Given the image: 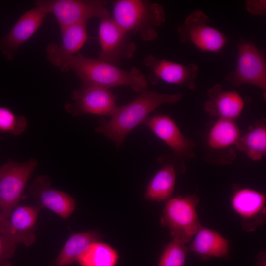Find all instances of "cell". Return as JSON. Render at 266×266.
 Returning <instances> with one entry per match:
<instances>
[{"label": "cell", "instance_id": "6da1fadb", "mask_svg": "<svg viewBox=\"0 0 266 266\" xmlns=\"http://www.w3.org/2000/svg\"><path fill=\"white\" fill-rule=\"evenodd\" d=\"M49 62L62 72L73 71L82 84L108 89L119 86H129L138 93L147 90L148 85L146 77L136 67L125 70L113 64L78 53L61 56Z\"/></svg>", "mask_w": 266, "mask_h": 266}, {"label": "cell", "instance_id": "7a4b0ae2", "mask_svg": "<svg viewBox=\"0 0 266 266\" xmlns=\"http://www.w3.org/2000/svg\"><path fill=\"white\" fill-rule=\"evenodd\" d=\"M182 97L180 93L165 94L146 90L129 103L119 106L108 120L100 118L95 131L103 134L118 148L127 135L142 124L157 108L164 104L176 103Z\"/></svg>", "mask_w": 266, "mask_h": 266}, {"label": "cell", "instance_id": "3957f363", "mask_svg": "<svg viewBox=\"0 0 266 266\" xmlns=\"http://www.w3.org/2000/svg\"><path fill=\"white\" fill-rule=\"evenodd\" d=\"M112 18L124 31L138 34L145 41L158 36L157 28L166 21L160 4L145 0H117L113 2Z\"/></svg>", "mask_w": 266, "mask_h": 266}, {"label": "cell", "instance_id": "277c9868", "mask_svg": "<svg viewBox=\"0 0 266 266\" xmlns=\"http://www.w3.org/2000/svg\"><path fill=\"white\" fill-rule=\"evenodd\" d=\"M200 198L195 194L172 197L166 201L160 219L170 230L172 239L185 244L191 241L200 227L196 211Z\"/></svg>", "mask_w": 266, "mask_h": 266}, {"label": "cell", "instance_id": "5b68a950", "mask_svg": "<svg viewBox=\"0 0 266 266\" xmlns=\"http://www.w3.org/2000/svg\"><path fill=\"white\" fill-rule=\"evenodd\" d=\"M108 2L105 0H39L34 4L48 14H52L61 28L87 22L91 18L101 20L110 17L106 8Z\"/></svg>", "mask_w": 266, "mask_h": 266}, {"label": "cell", "instance_id": "8992f818", "mask_svg": "<svg viewBox=\"0 0 266 266\" xmlns=\"http://www.w3.org/2000/svg\"><path fill=\"white\" fill-rule=\"evenodd\" d=\"M37 165V160L31 158L23 163L8 160L0 167V222L6 219L17 206Z\"/></svg>", "mask_w": 266, "mask_h": 266}, {"label": "cell", "instance_id": "52a82bcc", "mask_svg": "<svg viewBox=\"0 0 266 266\" xmlns=\"http://www.w3.org/2000/svg\"><path fill=\"white\" fill-rule=\"evenodd\" d=\"M225 80L234 86L248 84L265 92L266 65L263 53L251 42L241 41L238 45L236 68Z\"/></svg>", "mask_w": 266, "mask_h": 266}, {"label": "cell", "instance_id": "ba28073f", "mask_svg": "<svg viewBox=\"0 0 266 266\" xmlns=\"http://www.w3.org/2000/svg\"><path fill=\"white\" fill-rule=\"evenodd\" d=\"M116 98L108 89L82 84L73 90L72 102H66L65 109L74 116L93 114L110 117L119 107Z\"/></svg>", "mask_w": 266, "mask_h": 266}, {"label": "cell", "instance_id": "9c48e42d", "mask_svg": "<svg viewBox=\"0 0 266 266\" xmlns=\"http://www.w3.org/2000/svg\"><path fill=\"white\" fill-rule=\"evenodd\" d=\"M209 17L202 11L191 13L177 28L180 41L190 43L204 52H217L226 44V36L208 25Z\"/></svg>", "mask_w": 266, "mask_h": 266}, {"label": "cell", "instance_id": "30bf717a", "mask_svg": "<svg viewBox=\"0 0 266 266\" xmlns=\"http://www.w3.org/2000/svg\"><path fill=\"white\" fill-rule=\"evenodd\" d=\"M98 38L101 50L98 59L118 66L123 59L132 58L137 50L129 33L119 26L112 17L100 20Z\"/></svg>", "mask_w": 266, "mask_h": 266}, {"label": "cell", "instance_id": "8fae6325", "mask_svg": "<svg viewBox=\"0 0 266 266\" xmlns=\"http://www.w3.org/2000/svg\"><path fill=\"white\" fill-rule=\"evenodd\" d=\"M143 63L150 70V73L147 79L148 82L152 85L164 82L190 90L196 87L195 81L199 72V67L196 64L184 65L159 59L151 54L144 58Z\"/></svg>", "mask_w": 266, "mask_h": 266}, {"label": "cell", "instance_id": "7c38bea8", "mask_svg": "<svg viewBox=\"0 0 266 266\" xmlns=\"http://www.w3.org/2000/svg\"><path fill=\"white\" fill-rule=\"evenodd\" d=\"M241 136L236 121L218 118L209 130L206 138L209 162L231 163L236 156V146Z\"/></svg>", "mask_w": 266, "mask_h": 266}, {"label": "cell", "instance_id": "4fadbf2b", "mask_svg": "<svg viewBox=\"0 0 266 266\" xmlns=\"http://www.w3.org/2000/svg\"><path fill=\"white\" fill-rule=\"evenodd\" d=\"M40 209L37 205L17 206L0 222V234L14 245L31 246L36 239L35 230Z\"/></svg>", "mask_w": 266, "mask_h": 266}, {"label": "cell", "instance_id": "5bb4252c", "mask_svg": "<svg viewBox=\"0 0 266 266\" xmlns=\"http://www.w3.org/2000/svg\"><path fill=\"white\" fill-rule=\"evenodd\" d=\"M173 152L178 160L195 157V143L186 137L174 120L163 114L149 116L142 123Z\"/></svg>", "mask_w": 266, "mask_h": 266}, {"label": "cell", "instance_id": "9a60e30c", "mask_svg": "<svg viewBox=\"0 0 266 266\" xmlns=\"http://www.w3.org/2000/svg\"><path fill=\"white\" fill-rule=\"evenodd\" d=\"M231 203L240 217L242 229L251 232L266 222V196L249 188H237L232 195Z\"/></svg>", "mask_w": 266, "mask_h": 266}, {"label": "cell", "instance_id": "2e32d148", "mask_svg": "<svg viewBox=\"0 0 266 266\" xmlns=\"http://www.w3.org/2000/svg\"><path fill=\"white\" fill-rule=\"evenodd\" d=\"M48 13L35 6L18 19L6 35L0 39V51L9 61L15 57L19 48L30 39L43 23Z\"/></svg>", "mask_w": 266, "mask_h": 266}, {"label": "cell", "instance_id": "e0dca14e", "mask_svg": "<svg viewBox=\"0 0 266 266\" xmlns=\"http://www.w3.org/2000/svg\"><path fill=\"white\" fill-rule=\"evenodd\" d=\"M29 192L40 209L47 208L64 219H67L75 209L74 199L65 192L52 188L51 180L46 175L36 177Z\"/></svg>", "mask_w": 266, "mask_h": 266}, {"label": "cell", "instance_id": "ac0fdd59", "mask_svg": "<svg viewBox=\"0 0 266 266\" xmlns=\"http://www.w3.org/2000/svg\"><path fill=\"white\" fill-rule=\"evenodd\" d=\"M207 95L204 108L210 116L236 121L244 109L245 102L241 95L235 90H224L221 84L210 88Z\"/></svg>", "mask_w": 266, "mask_h": 266}, {"label": "cell", "instance_id": "d6986e66", "mask_svg": "<svg viewBox=\"0 0 266 266\" xmlns=\"http://www.w3.org/2000/svg\"><path fill=\"white\" fill-rule=\"evenodd\" d=\"M158 161L161 167L149 182L144 197L150 201H167L172 197L177 173L184 172L185 168L164 156L159 157Z\"/></svg>", "mask_w": 266, "mask_h": 266}, {"label": "cell", "instance_id": "ffe728a7", "mask_svg": "<svg viewBox=\"0 0 266 266\" xmlns=\"http://www.w3.org/2000/svg\"><path fill=\"white\" fill-rule=\"evenodd\" d=\"M191 241L189 250L202 260L226 259L229 256V241L213 229L201 225Z\"/></svg>", "mask_w": 266, "mask_h": 266}, {"label": "cell", "instance_id": "44dd1931", "mask_svg": "<svg viewBox=\"0 0 266 266\" xmlns=\"http://www.w3.org/2000/svg\"><path fill=\"white\" fill-rule=\"evenodd\" d=\"M60 29L62 36L61 45L51 42L46 47V54L49 61L61 56L78 53L87 40V22L71 25Z\"/></svg>", "mask_w": 266, "mask_h": 266}, {"label": "cell", "instance_id": "7402d4cb", "mask_svg": "<svg viewBox=\"0 0 266 266\" xmlns=\"http://www.w3.org/2000/svg\"><path fill=\"white\" fill-rule=\"evenodd\" d=\"M236 150L244 153L251 161H261L266 154V125L260 119L241 135L236 146Z\"/></svg>", "mask_w": 266, "mask_h": 266}, {"label": "cell", "instance_id": "603a6c76", "mask_svg": "<svg viewBox=\"0 0 266 266\" xmlns=\"http://www.w3.org/2000/svg\"><path fill=\"white\" fill-rule=\"evenodd\" d=\"M100 238V235L95 231L73 234L67 239L50 266H69L77 261L91 244Z\"/></svg>", "mask_w": 266, "mask_h": 266}, {"label": "cell", "instance_id": "cb8c5ba5", "mask_svg": "<svg viewBox=\"0 0 266 266\" xmlns=\"http://www.w3.org/2000/svg\"><path fill=\"white\" fill-rule=\"evenodd\" d=\"M118 257L114 248L97 241L88 246L77 262L80 266H116Z\"/></svg>", "mask_w": 266, "mask_h": 266}, {"label": "cell", "instance_id": "d4e9b609", "mask_svg": "<svg viewBox=\"0 0 266 266\" xmlns=\"http://www.w3.org/2000/svg\"><path fill=\"white\" fill-rule=\"evenodd\" d=\"M188 251L186 244L172 239L164 248L157 266H184Z\"/></svg>", "mask_w": 266, "mask_h": 266}, {"label": "cell", "instance_id": "484cf974", "mask_svg": "<svg viewBox=\"0 0 266 266\" xmlns=\"http://www.w3.org/2000/svg\"><path fill=\"white\" fill-rule=\"evenodd\" d=\"M27 121L23 115H16L9 108L0 106V133L21 135L26 130Z\"/></svg>", "mask_w": 266, "mask_h": 266}, {"label": "cell", "instance_id": "4316f807", "mask_svg": "<svg viewBox=\"0 0 266 266\" xmlns=\"http://www.w3.org/2000/svg\"><path fill=\"white\" fill-rule=\"evenodd\" d=\"M15 251V245L0 234V266H4L9 263Z\"/></svg>", "mask_w": 266, "mask_h": 266}, {"label": "cell", "instance_id": "83f0119b", "mask_svg": "<svg viewBox=\"0 0 266 266\" xmlns=\"http://www.w3.org/2000/svg\"><path fill=\"white\" fill-rule=\"evenodd\" d=\"M247 11L254 15H261L266 10V2L264 0H251L246 2Z\"/></svg>", "mask_w": 266, "mask_h": 266}, {"label": "cell", "instance_id": "f1b7e54d", "mask_svg": "<svg viewBox=\"0 0 266 266\" xmlns=\"http://www.w3.org/2000/svg\"><path fill=\"white\" fill-rule=\"evenodd\" d=\"M266 252H260L257 256L255 266H266Z\"/></svg>", "mask_w": 266, "mask_h": 266}, {"label": "cell", "instance_id": "f546056e", "mask_svg": "<svg viewBox=\"0 0 266 266\" xmlns=\"http://www.w3.org/2000/svg\"><path fill=\"white\" fill-rule=\"evenodd\" d=\"M11 266V264L10 263H8L7 264H6L5 266Z\"/></svg>", "mask_w": 266, "mask_h": 266}]
</instances>
